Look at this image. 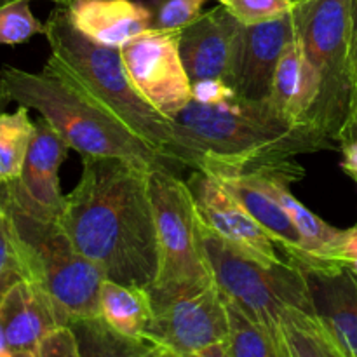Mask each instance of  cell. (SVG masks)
Masks as SVG:
<instances>
[{
	"label": "cell",
	"mask_w": 357,
	"mask_h": 357,
	"mask_svg": "<svg viewBox=\"0 0 357 357\" xmlns=\"http://www.w3.org/2000/svg\"><path fill=\"white\" fill-rule=\"evenodd\" d=\"M150 167L119 157H82L59 225L105 278L149 289L159 271Z\"/></svg>",
	"instance_id": "cell-1"
},
{
	"label": "cell",
	"mask_w": 357,
	"mask_h": 357,
	"mask_svg": "<svg viewBox=\"0 0 357 357\" xmlns=\"http://www.w3.org/2000/svg\"><path fill=\"white\" fill-rule=\"evenodd\" d=\"M173 121L185 142L201 153L206 173L279 171L300 181L305 169L295 157L335 146L316 126L291 124L268 103L237 96L220 105L192 100Z\"/></svg>",
	"instance_id": "cell-2"
},
{
	"label": "cell",
	"mask_w": 357,
	"mask_h": 357,
	"mask_svg": "<svg viewBox=\"0 0 357 357\" xmlns=\"http://www.w3.org/2000/svg\"><path fill=\"white\" fill-rule=\"evenodd\" d=\"M44 23V37L51 47L44 70L66 80L162 155L183 167L204 169V159L185 142L173 119L160 114L135 89L121 49L100 45L80 33L70 21L66 6H56Z\"/></svg>",
	"instance_id": "cell-3"
},
{
	"label": "cell",
	"mask_w": 357,
	"mask_h": 357,
	"mask_svg": "<svg viewBox=\"0 0 357 357\" xmlns=\"http://www.w3.org/2000/svg\"><path fill=\"white\" fill-rule=\"evenodd\" d=\"M0 93L14 103L38 112L80 157H119L150 169L162 167L176 173L183 169L47 70L33 73L3 65L0 68Z\"/></svg>",
	"instance_id": "cell-4"
},
{
	"label": "cell",
	"mask_w": 357,
	"mask_h": 357,
	"mask_svg": "<svg viewBox=\"0 0 357 357\" xmlns=\"http://www.w3.org/2000/svg\"><path fill=\"white\" fill-rule=\"evenodd\" d=\"M0 201L21 258L24 279L51 298L59 324L100 316L101 284L107 278L84 257L59 222L38 218L14 204L0 188Z\"/></svg>",
	"instance_id": "cell-5"
},
{
	"label": "cell",
	"mask_w": 357,
	"mask_h": 357,
	"mask_svg": "<svg viewBox=\"0 0 357 357\" xmlns=\"http://www.w3.org/2000/svg\"><path fill=\"white\" fill-rule=\"evenodd\" d=\"M352 0H295L291 17L314 77L317 96L310 122L342 149L352 105Z\"/></svg>",
	"instance_id": "cell-6"
},
{
	"label": "cell",
	"mask_w": 357,
	"mask_h": 357,
	"mask_svg": "<svg viewBox=\"0 0 357 357\" xmlns=\"http://www.w3.org/2000/svg\"><path fill=\"white\" fill-rule=\"evenodd\" d=\"M149 190L157 227L159 271L149 288L153 310L216 284L202 248L201 220L180 173L153 167Z\"/></svg>",
	"instance_id": "cell-7"
},
{
	"label": "cell",
	"mask_w": 357,
	"mask_h": 357,
	"mask_svg": "<svg viewBox=\"0 0 357 357\" xmlns=\"http://www.w3.org/2000/svg\"><path fill=\"white\" fill-rule=\"evenodd\" d=\"M201 234L216 286L271 333L281 357H284L279 328L286 307L295 305L316 312L302 268L293 261L274 267L260 264L227 244L222 237L206 229L202 222Z\"/></svg>",
	"instance_id": "cell-8"
},
{
	"label": "cell",
	"mask_w": 357,
	"mask_h": 357,
	"mask_svg": "<svg viewBox=\"0 0 357 357\" xmlns=\"http://www.w3.org/2000/svg\"><path fill=\"white\" fill-rule=\"evenodd\" d=\"M129 80L143 100L174 119L192 101V80L180 54V31L150 30L121 47Z\"/></svg>",
	"instance_id": "cell-9"
},
{
	"label": "cell",
	"mask_w": 357,
	"mask_h": 357,
	"mask_svg": "<svg viewBox=\"0 0 357 357\" xmlns=\"http://www.w3.org/2000/svg\"><path fill=\"white\" fill-rule=\"evenodd\" d=\"M146 340L155 345L157 356L174 357H199L209 345L229 342V319L218 286L153 310Z\"/></svg>",
	"instance_id": "cell-10"
},
{
	"label": "cell",
	"mask_w": 357,
	"mask_h": 357,
	"mask_svg": "<svg viewBox=\"0 0 357 357\" xmlns=\"http://www.w3.org/2000/svg\"><path fill=\"white\" fill-rule=\"evenodd\" d=\"M187 185L206 229L243 255L268 267L289 261L257 220L213 174L192 169Z\"/></svg>",
	"instance_id": "cell-11"
},
{
	"label": "cell",
	"mask_w": 357,
	"mask_h": 357,
	"mask_svg": "<svg viewBox=\"0 0 357 357\" xmlns=\"http://www.w3.org/2000/svg\"><path fill=\"white\" fill-rule=\"evenodd\" d=\"M70 146L45 119H38L20 178L0 185L16 206L44 220L59 222L65 211V197L59 185V167Z\"/></svg>",
	"instance_id": "cell-12"
},
{
	"label": "cell",
	"mask_w": 357,
	"mask_h": 357,
	"mask_svg": "<svg viewBox=\"0 0 357 357\" xmlns=\"http://www.w3.org/2000/svg\"><path fill=\"white\" fill-rule=\"evenodd\" d=\"M291 13L258 24H243L225 82L239 100L268 103L275 68L293 38Z\"/></svg>",
	"instance_id": "cell-13"
},
{
	"label": "cell",
	"mask_w": 357,
	"mask_h": 357,
	"mask_svg": "<svg viewBox=\"0 0 357 357\" xmlns=\"http://www.w3.org/2000/svg\"><path fill=\"white\" fill-rule=\"evenodd\" d=\"M243 23L220 3L180 30V54L192 82L225 80Z\"/></svg>",
	"instance_id": "cell-14"
},
{
	"label": "cell",
	"mask_w": 357,
	"mask_h": 357,
	"mask_svg": "<svg viewBox=\"0 0 357 357\" xmlns=\"http://www.w3.org/2000/svg\"><path fill=\"white\" fill-rule=\"evenodd\" d=\"M241 202L258 225L278 244L281 253L302 271H317L316 258L310 255L302 234L295 227L286 209L260 187L250 173H209Z\"/></svg>",
	"instance_id": "cell-15"
},
{
	"label": "cell",
	"mask_w": 357,
	"mask_h": 357,
	"mask_svg": "<svg viewBox=\"0 0 357 357\" xmlns=\"http://www.w3.org/2000/svg\"><path fill=\"white\" fill-rule=\"evenodd\" d=\"M58 324L51 298L28 279L17 281L0 302V326L13 357H37L40 340Z\"/></svg>",
	"instance_id": "cell-16"
},
{
	"label": "cell",
	"mask_w": 357,
	"mask_h": 357,
	"mask_svg": "<svg viewBox=\"0 0 357 357\" xmlns=\"http://www.w3.org/2000/svg\"><path fill=\"white\" fill-rule=\"evenodd\" d=\"M260 183L264 190H267L293 220L298 232L302 234L310 255L316 258L319 268H335L340 265H347L345 261V246L351 237L352 229L342 230L324 222L321 216L310 211L302 204L295 195L289 192V185L296 181L295 178L279 171H261V173H250Z\"/></svg>",
	"instance_id": "cell-17"
},
{
	"label": "cell",
	"mask_w": 357,
	"mask_h": 357,
	"mask_svg": "<svg viewBox=\"0 0 357 357\" xmlns=\"http://www.w3.org/2000/svg\"><path fill=\"white\" fill-rule=\"evenodd\" d=\"M316 312L330 326L344 357H357V267L303 271Z\"/></svg>",
	"instance_id": "cell-18"
},
{
	"label": "cell",
	"mask_w": 357,
	"mask_h": 357,
	"mask_svg": "<svg viewBox=\"0 0 357 357\" xmlns=\"http://www.w3.org/2000/svg\"><path fill=\"white\" fill-rule=\"evenodd\" d=\"M66 10L80 33L107 47L121 49L153 30V10L136 0H75Z\"/></svg>",
	"instance_id": "cell-19"
},
{
	"label": "cell",
	"mask_w": 357,
	"mask_h": 357,
	"mask_svg": "<svg viewBox=\"0 0 357 357\" xmlns=\"http://www.w3.org/2000/svg\"><path fill=\"white\" fill-rule=\"evenodd\" d=\"M316 96V77L302 44L293 33L275 68L268 105L291 124H312L310 117Z\"/></svg>",
	"instance_id": "cell-20"
},
{
	"label": "cell",
	"mask_w": 357,
	"mask_h": 357,
	"mask_svg": "<svg viewBox=\"0 0 357 357\" xmlns=\"http://www.w3.org/2000/svg\"><path fill=\"white\" fill-rule=\"evenodd\" d=\"M100 312L124 337L146 340V331L153 317L149 289L105 279L100 293Z\"/></svg>",
	"instance_id": "cell-21"
},
{
	"label": "cell",
	"mask_w": 357,
	"mask_h": 357,
	"mask_svg": "<svg viewBox=\"0 0 357 357\" xmlns=\"http://www.w3.org/2000/svg\"><path fill=\"white\" fill-rule=\"evenodd\" d=\"M279 330L284 357H344L333 331L312 310L288 305Z\"/></svg>",
	"instance_id": "cell-22"
},
{
	"label": "cell",
	"mask_w": 357,
	"mask_h": 357,
	"mask_svg": "<svg viewBox=\"0 0 357 357\" xmlns=\"http://www.w3.org/2000/svg\"><path fill=\"white\" fill-rule=\"evenodd\" d=\"M68 326H72L75 331L82 356H157V349L152 342L124 337L122 333L115 331L101 317V314L75 321Z\"/></svg>",
	"instance_id": "cell-23"
},
{
	"label": "cell",
	"mask_w": 357,
	"mask_h": 357,
	"mask_svg": "<svg viewBox=\"0 0 357 357\" xmlns=\"http://www.w3.org/2000/svg\"><path fill=\"white\" fill-rule=\"evenodd\" d=\"M37 122L31 121L30 108L0 112V185L13 183L20 178L33 139Z\"/></svg>",
	"instance_id": "cell-24"
},
{
	"label": "cell",
	"mask_w": 357,
	"mask_h": 357,
	"mask_svg": "<svg viewBox=\"0 0 357 357\" xmlns=\"http://www.w3.org/2000/svg\"><path fill=\"white\" fill-rule=\"evenodd\" d=\"M222 296L229 319L230 357H281L271 333L227 293L222 291Z\"/></svg>",
	"instance_id": "cell-25"
},
{
	"label": "cell",
	"mask_w": 357,
	"mask_h": 357,
	"mask_svg": "<svg viewBox=\"0 0 357 357\" xmlns=\"http://www.w3.org/2000/svg\"><path fill=\"white\" fill-rule=\"evenodd\" d=\"M45 23L33 16L30 0H17L0 7V45L24 44L35 35H44Z\"/></svg>",
	"instance_id": "cell-26"
},
{
	"label": "cell",
	"mask_w": 357,
	"mask_h": 357,
	"mask_svg": "<svg viewBox=\"0 0 357 357\" xmlns=\"http://www.w3.org/2000/svg\"><path fill=\"white\" fill-rule=\"evenodd\" d=\"M21 279H24L23 264L17 255L9 222H7L6 211H3L2 201H0V302L3 300L6 293Z\"/></svg>",
	"instance_id": "cell-27"
},
{
	"label": "cell",
	"mask_w": 357,
	"mask_h": 357,
	"mask_svg": "<svg viewBox=\"0 0 357 357\" xmlns=\"http://www.w3.org/2000/svg\"><path fill=\"white\" fill-rule=\"evenodd\" d=\"M206 0H162L153 10V30L180 31L202 14Z\"/></svg>",
	"instance_id": "cell-28"
},
{
	"label": "cell",
	"mask_w": 357,
	"mask_h": 357,
	"mask_svg": "<svg viewBox=\"0 0 357 357\" xmlns=\"http://www.w3.org/2000/svg\"><path fill=\"white\" fill-rule=\"evenodd\" d=\"M293 6L295 0H232L227 7L243 24H258L286 16Z\"/></svg>",
	"instance_id": "cell-29"
},
{
	"label": "cell",
	"mask_w": 357,
	"mask_h": 357,
	"mask_svg": "<svg viewBox=\"0 0 357 357\" xmlns=\"http://www.w3.org/2000/svg\"><path fill=\"white\" fill-rule=\"evenodd\" d=\"M37 357H82L79 340L68 324H58L40 340Z\"/></svg>",
	"instance_id": "cell-30"
},
{
	"label": "cell",
	"mask_w": 357,
	"mask_h": 357,
	"mask_svg": "<svg viewBox=\"0 0 357 357\" xmlns=\"http://www.w3.org/2000/svg\"><path fill=\"white\" fill-rule=\"evenodd\" d=\"M236 96L232 87L222 79H202L192 82V100L201 105H220Z\"/></svg>",
	"instance_id": "cell-31"
},
{
	"label": "cell",
	"mask_w": 357,
	"mask_h": 357,
	"mask_svg": "<svg viewBox=\"0 0 357 357\" xmlns=\"http://www.w3.org/2000/svg\"><path fill=\"white\" fill-rule=\"evenodd\" d=\"M351 84H352V105H351V119H349L347 142H351L352 135H354L357 128V0H352V16H351Z\"/></svg>",
	"instance_id": "cell-32"
},
{
	"label": "cell",
	"mask_w": 357,
	"mask_h": 357,
	"mask_svg": "<svg viewBox=\"0 0 357 357\" xmlns=\"http://www.w3.org/2000/svg\"><path fill=\"white\" fill-rule=\"evenodd\" d=\"M342 152H344L342 169L357 183V138L342 145Z\"/></svg>",
	"instance_id": "cell-33"
},
{
	"label": "cell",
	"mask_w": 357,
	"mask_h": 357,
	"mask_svg": "<svg viewBox=\"0 0 357 357\" xmlns=\"http://www.w3.org/2000/svg\"><path fill=\"white\" fill-rule=\"evenodd\" d=\"M0 357H13L9 351V345H7L6 333H3L2 326H0Z\"/></svg>",
	"instance_id": "cell-34"
},
{
	"label": "cell",
	"mask_w": 357,
	"mask_h": 357,
	"mask_svg": "<svg viewBox=\"0 0 357 357\" xmlns=\"http://www.w3.org/2000/svg\"><path fill=\"white\" fill-rule=\"evenodd\" d=\"M13 2H17V0H0V7L7 6V3H13ZM51 2H54L56 6H70V3L75 2V0H51Z\"/></svg>",
	"instance_id": "cell-35"
},
{
	"label": "cell",
	"mask_w": 357,
	"mask_h": 357,
	"mask_svg": "<svg viewBox=\"0 0 357 357\" xmlns=\"http://www.w3.org/2000/svg\"><path fill=\"white\" fill-rule=\"evenodd\" d=\"M9 103H10V100H9V98H7L6 94H2V93H0V112H3V110H6V108H7V105H9Z\"/></svg>",
	"instance_id": "cell-36"
},
{
	"label": "cell",
	"mask_w": 357,
	"mask_h": 357,
	"mask_svg": "<svg viewBox=\"0 0 357 357\" xmlns=\"http://www.w3.org/2000/svg\"><path fill=\"white\" fill-rule=\"evenodd\" d=\"M218 2H220V3H223V6H229V3L232 2V0H218Z\"/></svg>",
	"instance_id": "cell-37"
},
{
	"label": "cell",
	"mask_w": 357,
	"mask_h": 357,
	"mask_svg": "<svg viewBox=\"0 0 357 357\" xmlns=\"http://www.w3.org/2000/svg\"><path fill=\"white\" fill-rule=\"evenodd\" d=\"M354 138H357V128H356V131H354V135H352V139Z\"/></svg>",
	"instance_id": "cell-38"
},
{
	"label": "cell",
	"mask_w": 357,
	"mask_h": 357,
	"mask_svg": "<svg viewBox=\"0 0 357 357\" xmlns=\"http://www.w3.org/2000/svg\"><path fill=\"white\" fill-rule=\"evenodd\" d=\"M354 229H357V223H356V225H354Z\"/></svg>",
	"instance_id": "cell-39"
}]
</instances>
